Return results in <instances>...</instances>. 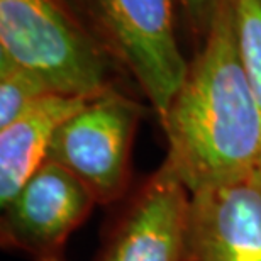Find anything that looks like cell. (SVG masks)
Masks as SVG:
<instances>
[{
	"instance_id": "cell-6",
	"label": "cell",
	"mask_w": 261,
	"mask_h": 261,
	"mask_svg": "<svg viewBox=\"0 0 261 261\" xmlns=\"http://www.w3.org/2000/svg\"><path fill=\"white\" fill-rule=\"evenodd\" d=\"M184 261H261V170L192 192Z\"/></svg>"
},
{
	"instance_id": "cell-4",
	"label": "cell",
	"mask_w": 261,
	"mask_h": 261,
	"mask_svg": "<svg viewBox=\"0 0 261 261\" xmlns=\"http://www.w3.org/2000/svg\"><path fill=\"white\" fill-rule=\"evenodd\" d=\"M109 49L129 70L160 122L189 70L176 36L180 0H95Z\"/></svg>"
},
{
	"instance_id": "cell-5",
	"label": "cell",
	"mask_w": 261,
	"mask_h": 261,
	"mask_svg": "<svg viewBox=\"0 0 261 261\" xmlns=\"http://www.w3.org/2000/svg\"><path fill=\"white\" fill-rule=\"evenodd\" d=\"M95 205V197L75 175L44 161L2 207V246L24 253L33 261H66L68 238Z\"/></svg>"
},
{
	"instance_id": "cell-10",
	"label": "cell",
	"mask_w": 261,
	"mask_h": 261,
	"mask_svg": "<svg viewBox=\"0 0 261 261\" xmlns=\"http://www.w3.org/2000/svg\"><path fill=\"white\" fill-rule=\"evenodd\" d=\"M239 55L261 114V0H231Z\"/></svg>"
},
{
	"instance_id": "cell-3",
	"label": "cell",
	"mask_w": 261,
	"mask_h": 261,
	"mask_svg": "<svg viewBox=\"0 0 261 261\" xmlns=\"http://www.w3.org/2000/svg\"><path fill=\"white\" fill-rule=\"evenodd\" d=\"M143 107L116 87L88 98L51 139L48 160L75 175L109 205L127 190L130 151Z\"/></svg>"
},
{
	"instance_id": "cell-11",
	"label": "cell",
	"mask_w": 261,
	"mask_h": 261,
	"mask_svg": "<svg viewBox=\"0 0 261 261\" xmlns=\"http://www.w3.org/2000/svg\"><path fill=\"white\" fill-rule=\"evenodd\" d=\"M219 2L221 0H180V7L194 33L205 36Z\"/></svg>"
},
{
	"instance_id": "cell-2",
	"label": "cell",
	"mask_w": 261,
	"mask_h": 261,
	"mask_svg": "<svg viewBox=\"0 0 261 261\" xmlns=\"http://www.w3.org/2000/svg\"><path fill=\"white\" fill-rule=\"evenodd\" d=\"M0 56L58 95L92 98L114 87L106 46L66 0H0Z\"/></svg>"
},
{
	"instance_id": "cell-7",
	"label": "cell",
	"mask_w": 261,
	"mask_h": 261,
	"mask_svg": "<svg viewBox=\"0 0 261 261\" xmlns=\"http://www.w3.org/2000/svg\"><path fill=\"white\" fill-rule=\"evenodd\" d=\"M190 192L163 163L109 238L98 261H184Z\"/></svg>"
},
{
	"instance_id": "cell-8",
	"label": "cell",
	"mask_w": 261,
	"mask_h": 261,
	"mask_svg": "<svg viewBox=\"0 0 261 261\" xmlns=\"http://www.w3.org/2000/svg\"><path fill=\"white\" fill-rule=\"evenodd\" d=\"M88 98L44 97L0 129V203L5 207L48 160L51 139L61 124Z\"/></svg>"
},
{
	"instance_id": "cell-1",
	"label": "cell",
	"mask_w": 261,
	"mask_h": 261,
	"mask_svg": "<svg viewBox=\"0 0 261 261\" xmlns=\"http://www.w3.org/2000/svg\"><path fill=\"white\" fill-rule=\"evenodd\" d=\"M165 163L190 192L261 170V114L244 71L231 0H221L202 48L161 119Z\"/></svg>"
},
{
	"instance_id": "cell-9",
	"label": "cell",
	"mask_w": 261,
	"mask_h": 261,
	"mask_svg": "<svg viewBox=\"0 0 261 261\" xmlns=\"http://www.w3.org/2000/svg\"><path fill=\"white\" fill-rule=\"evenodd\" d=\"M53 93L41 78L0 56V129Z\"/></svg>"
}]
</instances>
